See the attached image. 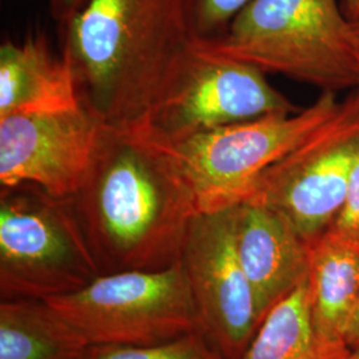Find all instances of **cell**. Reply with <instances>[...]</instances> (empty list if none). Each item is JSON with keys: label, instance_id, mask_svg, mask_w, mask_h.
I'll use <instances>...</instances> for the list:
<instances>
[{"label": "cell", "instance_id": "1", "mask_svg": "<svg viewBox=\"0 0 359 359\" xmlns=\"http://www.w3.org/2000/svg\"><path fill=\"white\" fill-rule=\"evenodd\" d=\"M68 200L102 274L177 264L200 213L179 161L145 121L102 124L90 167Z\"/></svg>", "mask_w": 359, "mask_h": 359}, {"label": "cell", "instance_id": "2", "mask_svg": "<svg viewBox=\"0 0 359 359\" xmlns=\"http://www.w3.org/2000/svg\"><path fill=\"white\" fill-rule=\"evenodd\" d=\"M62 29L80 100L107 126L144 121L197 39L189 0H90Z\"/></svg>", "mask_w": 359, "mask_h": 359}, {"label": "cell", "instance_id": "3", "mask_svg": "<svg viewBox=\"0 0 359 359\" xmlns=\"http://www.w3.org/2000/svg\"><path fill=\"white\" fill-rule=\"evenodd\" d=\"M197 40L209 51L322 92L358 84L354 26L337 0H250L221 36Z\"/></svg>", "mask_w": 359, "mask_h": 359}, {"label": "cell", "instance_id": "4", "mask_svg": "<svg viewBox=\"0 0 359 359\" xmlns=\"http://www.w3.org/2000/svg\"><path fill=\"white\" fill-rule=\"evenodd\" d=\"M334 92L293 114H271L167 140L196 196L212 213L243 204L257 179L327 123L341 108Z\"/></svg>", "mask_w": 359, "mask_h": 359}, {"label": "cell", "instance_id": "5", "mask_svg": "<svg viewBox=\"0 0 359 359\" xmlns=\"http://www.w3.org/2000/svg\"><path fill=\"white\" fill-rule=\"evenodd\" d=\"M100 274L68 198L34 185L0 191L1 299L46 301Z\"/></svg>", "mask_w": 359, "mask_h": 359}, {"label": "cell", "instance_id": "6", "mask_svg": "<svg viewBox=\"0 0 359 359\" xmlns=\"http://www.w3.org/2000/svg\"><path fill=\"white\" fill-rule=\"evenodd\" d=\"M46 301L90 345L149 346L200 332L180 261L165 269L100 274Z\"/></svg>", "mask_w": 359, "mask_h": 359}, {"label": "cell", "instance_id": "7", "mask_svg": "<svg viewBox=\"0 0 359 359\" xmlns=\"http://www.w3.org/2000/svg\"><path fill=\"white\" fill-rule=\"evenodd\" d=\"M358 156L359 99L354 93L321 128L268 168L244 203L276 210L311 244L339 215Z\"/></svg>", "mask_w": 359, "mask_h": 359}, {"label": "cell", "instance_id": "8", "mask_svg": "<svg viewBox=\"0 0 359 359\" xmlns=\"http://www.w3.org/2000/svg\"><path fill=\"white\" fill-rule=\"evenodd\" d=\"M298 108L252 65L204 48L196 39L180 59L144 120L154 133L177 140Z\"/></svg>", "mask_w": 359, "mask_h": 359}, {"label": "cell", "instance_id": "9", "mask_svg": "<svg viewBox=\"0 0 359 359\" xmlns=\"http://www.w3.org/2000/svg\"><path fill=\"white\" fill-rule=\"evenodd\" d=\"M200 332L225 359H241L262 317L236 249L233 208L197 213L182 246Z\"/></svg>", "mask_w": 359, "mask_h": 359}, {"label": "cell", "instance_id": "10", "mask_svg": "<svg viewBox=\"0 0 359 359\" xmlns=\"http://www.w3.org/2000/svg\"><path fill=\"white\" fill-rule=\"evenodd\" d=\"M102 121L75 108L0 117V191L34 185L71 198L83 182Z\"/></svg>", "mask_w": 359, "mask_h": 359}, {"label": "cell", "instance_id": "11", "mask_svg": "<svg viewBox=\"0 0 359 359\" xmlns=\"http://www.w3.org/2000/svg\"><path fill=\"white\" fill-rule=\"evenodd\" d=\"M233 229L237 255L264 320L278 301L308 280L311 244L280 213L252 203L233 206Z\"/></svg>", "mask_w": 359, "mask_h": 359}, {"label": "cell", "instance_id": "12", "mask_svg": "<svg viewBox=\"0 0 359 359\" xmlns=\"http://www.w3.org/2000/svg\"><path fill=\"white\" fill-rule=\"evenodd\" d=\"M81 104L74 71L52 53L43 36L0 47V117L52 112Z\"/></svg>", "mask_w": 359, "mask_h": 359}, {"label": "cell", "instance_id": "13", "mask_svg": "<svg viewBox=\"0 0 359 359\" xmlns=\"http://www.w3.org/2000/svg\"><path fill=\"white\" fill-rule=\"evenodd\" d=\"M311 321L325 339L345 341L359 308V248L325 231L311 243L308 276Z\"/></svg>", "mask_w": 359, "mask_h": 359}, {"label": "cell", "instance_id": "14", "mask_svg": "<svg viewBox=\"0 0 359 359\" xmlns=\"http://www.w3.org/2000/svg\"><path fill=\"white\" fill-rule=\"evenodd\" d=\"M90 342L43 299L0 302V359H88Z\"/></svg>", "mask_w": 359, "mask_h": 359}, {"label": "cell", "instance_id": "15", "mask_svg": "<svg viewBox=\"0 0 359 359\" xmlns=\"http://www.w3.org/2000/svg\"><path fill=\"white\" fill-rule=\"evenodd\" d=\"M351 351L345 341L317 333L306 280L266 313L241 359H347Z\"/></svg>", "mask_w": 359, "mask_h": 359}, {"label": "cell", "instance_id": "16", "mask_svg": "<svg viewBox=\"0 0 359 359\" xmlns=\"http://www.w3.org/2000/svg\"><path fill=\"white\" fill-rule=\"evenodd\" d=\"M88 359H225L201 332L149 346L92 345Z\"/></svg>", "mask_w": 359, "mask_h": 359}, {"label": "cell", "instance_id": "17", "mask_svg": "<svg viewBox=\"0 0 359 359\" xmlns=\"http://www.w3.org/2000/svg\"><path fill=\"white\" fill-rule=\"evenodd\" d=\"M196 38L212 40L221 36L236 15L250 0H189Z\"/></svg>", "mask_w": 359, "mask_h": 359}, {"label": "cell", "instance_id": "18", "mask_svg": "<svg viewBox=\"0 0 359 359\" xmlns=\"http://www.w3.org/2000/svg\"><path fill=\"white\" fill-rule=\"evenodd\" d=\"M327 231L359 248V156L351 169L342 209Z\"/></svg>", "mask_w": 359, "mask_h": 359}, {"label": "cell", "instance_id": "19", "mask_svg": "<svg viewBox=\"0 0 359 359\" xmlns=\"http://www.w3.org/2000/svg\"><path fill=\"white\" fill-rule=\"evenodd\" d=\"M88 1L90 0H51L53 18L63 28Z\"/></svg>", "mask_w": 359, "mask_h": 359}, {"label": "cell", "instance_id": "20", "mask_svg": "<svg viewBox=\"0 0 359 359\" xmlns=\"http://www.w3.org/2000/svg\"><path fill=\"white\" fill-rule=\"evenodd\" d=\"M342 11L346 15L347 19L355 22L359 19V0H342L341 1Z\"/></svg>", "mask_w": 359, "mask_h": 359}, {"label": "cell", "instance_id": "21", "mask_svg": "<svg viewBox=\"0 0 359 359\" xmlns=\"http://www.w3.org/2000/svg\"><path fill=\"white\" fill-rule=\"evenodd\" d=\"M346 342L350 347H355L359 345V308L354 320L351 322L346 335Z\"/></svg>", "mask_w": 359, "mask_h": 359}, {"label": "cell", "instance_id": "22", "mask_svg": "<svg viewBox=\"0 0 359 359\" xmlns=\"http://www.w3.org/2000/svg\"><path fill=\"white\" fill-rule=\"evenodd\" d=\"M353 26H354V36H355V46H357V55H358V69H359V19L353 22ZM357 97L359 99V77L358 84H357V92H355Z\"/></svg>", "mask_w": 359, "mask_h": 359}, {"label": "cell", "instance_id": "23", "mask_svg": "<svg viewBox=\"0 0 359 359\" xmlns=\"http://www.w3.org/2000/svg\"><path fill=\"white\" fill-rule=\"evenodd\" d=\"M347 359H359V345L358 346L353 347V351H351L350 357Z\"/></svg>", "mask_w": 359, "mask_h": 359}]
</instances>
